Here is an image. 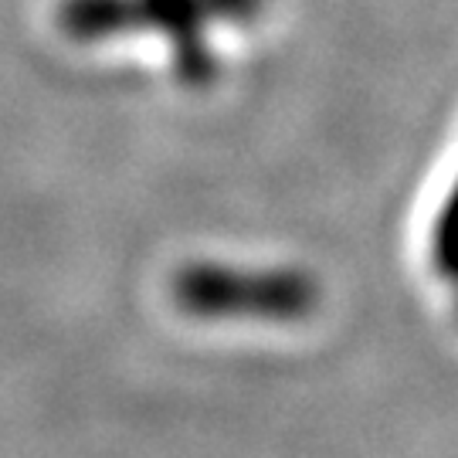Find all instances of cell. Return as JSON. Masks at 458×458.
<instances>
[{
    "instance_id": "cell-3",
    "label": "cell",
    "mask_w": 458,
    "mask_h": 458,
    "mask_svg": "<svg viewBox=\"0 0 458 458\" xmlns=\"http://www.w3.org/2000/svg\"><path fill=\"white\" fill-rule=\"evenodd\" d=\"M431 259L435 268L448 278H458V183L452 197L445 200L442 214L435 221V234H431Z\"/></svg>"
},
{
    "instance_id": "cell-2",
    "label": "cell",
    "mask_w": 458,
    "mask_h": 458,
    "mask_svg": "<svg viewBox=\"0 0 458 458\" xmlns=\"http://www.w3.org/2000/svg\"><path fill=\"white\" fill-rule=\"evenodd\" d=\"M170 295L200 319H302L319 302V285L295 268L187 265L170 278Z\"/></svg>"
},
{
    "instance_id": "cell-1",
    "label": "cell",
    "mask_w": 458,
    "mask_h": 458,
    "mask_svg": "<svg viewBox=\"0 0 458 458\" xmlns=\"http://www.w3.org/2000/svg\"><path fill=\"white\" fill-rule=\"evenodd\" d=\"M262 0H65L58 24L72 38H109L123 31H164L174 41L177 75L191 85H204L214 75V58L204 48V24L248 21L259 14Z\"/></svg>"
}]
</instances>
